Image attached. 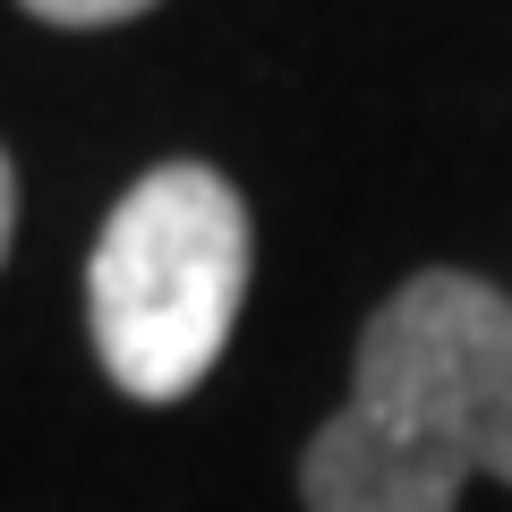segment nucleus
<instances>
[{
  "label": "nucleus",
  "instance_id": "f257e3e1",
  "mask_svg": "<svg viewBox=\"0 0 512 512\" xmlns=\"http://www.w3.org/2000/svg\"><path fill=\"white\" fill-rule=\"evenodd\" d=\"M470 478L512 487V299L436 265L359 325L350 402L299 453V504L461 512Z\"/></svg>",
  "mask_w": 512,
  "mask_h": 512
},
{
  "label": "nucleus",
  "instance_id": "f03ea898",
  "mask_svg": "<svg viewBox=\"0 0 512 512\" xmlns=\"http://www.w3.org/2000/svg\"><path fill=\"white\" fill-rule=\"evenodd\" d=\"M248 197L214 163H154L111 205L86 265V333L128 402H188L222 367L248 299Z\"/></svg>",
  "mask_w": 512,
  "mask_h": 512
},
{
  "label": "nucleus",
  "instance_id": "7ed1b4c3",
  "mask_svg": "<svg viewBox=\"0 0 512 512\" xmlns=\"http://www.w3.org/2000/svg\"><path fill=\"white\" fill-rule=\"evenodd\" d=\"M43 26H128L146 18V9H163V0H26Z\"/></svg>",
  "mask_w": 512,
  "mask_h": 512
},
{
  "label": "nucleus",
  "instance_id": "20e7f679",
  "mask_svg": "<svg viewBox=\"0 0 512 512\" xmlns=\"http://www.w3.org/2000/svg\"><path fill=\"white\" fill-rule=\"evenodd\" d=\"M9 231H18V171L0 154V256H9Z\"/></svg>",
  "mask_w": 512,
  "mask_h": 512
}]
</instances>
